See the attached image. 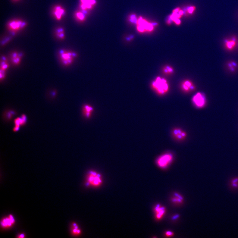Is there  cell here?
Instances as JSON below:
<instances>
[{
	"instance_id": "obj_5",
	"label": "cell",
	"mask_w": 238,
	"mask_h": 238,
	"mask_svg": "<svg viewBox=\"0 0 238 238\" xmlns=\"http://www.w3.org/2000/svg\"><path fill=\"white\" fill-rule=\"evenodd\" d=\"M17 114V112L13 109H6L3 111L2 114V120L6 123H9L14 120Z\"/></svg>"
},
{
	"instance_id": "obj_14",
	"label": "cell",
	"mask_w": 238,
	"mask_h": 238,
	"mask_svg": "<svg viewBox=\"0 0 238 238\" xmlns=\"http://www.w3.org/2000/svg\"><path fill=\"white\" fill-rule=\"evenodd\" d=\"M14 222V220L12 215H10L8 218L3 219L1 222V225L3 227H8L11 226Z\"/></svg>"
},
{
	"instance_id": "obj_28",
	"label": "cell",
	"mask_w": 238,
	"mask_h": 238,
	"mask_svg": "<svg viewBox=\"0 0 238 238\" xmlns=\"http://www.w3.org/2000/svg\"><path fill=\"white\" fill-rule=\"evenodd\" d=\"M166 235L168 236H172L173 235V233L171 232H168L166 233Z\"/></svg>"
},
{
	"instance_id": "obj_7",
	"label": "cell",
	"mask_w": 238,
	"mask_h": 238,
	"mask_svg": "<svg viewBox=\"0 0 238 238\" xmlns=\"http://www.w3.org/2000/svg\"><path fill=\"white\" fill-rule=\"evenodd\" d=\"M23 56L21 52H13L11 53L10 58L11 63L15 66H18L21 63Z\"/></svg>"
},
{
	"instance_id": "obj_23",
	"label": "cell",
	"mask_w": 238,
	"mask_h": 238,
	"mask_svg": "<svg viewBox=\"0 0 238 238\" xmlns=\"http://www.w3.org/2000/svg\"><path fill=\"white\" fill-rule=\"evenodd\" d=\"M6 70L1 69V71H0V74H1V77H0V79H1V81L5 79L6 77Z\"/></svg>"
},
{
	"instance_id": "obj_15",
	"label": "cell",
	"mask_w": 238,
	"mask_h": 238,
	"mask_svg": "<svg viewBox=\"0 0 238 238\" xmlns=\"http://www.w3.org/2000/svg\"><path fill=\"white\" fill-rule=\"evenodd\" d=\"M182 87L183 90L186 91H189L194 89L195 87L193 84L189 80L185 81L183 83Z\"/></svg>"
},
{
	"instance_id": "obj_16",
	"label": "cell",
	"mask_w": 238,
	"mask_h": 238,
	"mask_svg": "<svg viewBox=\"0 0 238 238\" xmlns=\"http://www.w3.org/2000/svg\"><path fill=\"white\" fill-rule=\"evenodd\" d=\"M9 64L7 58L5 56H2L1 60V69L6 70L8 68Z\"/></svg>"
},
{
	"instance_id": "obj_26",
	"label": "cell",
	"mask_w": 238,
	"mask_h": 238,
	"mask_svg": "<svg viewBox=\"0 0 238 238\" xmlns=\"http://www.w3.org/2000/svg\"><path fill=\"white\" fill-rule=\"evenodd\" d=\"M20 127L16 126H14L13 128V131L14 132H17L18 131L20 130Z\"/></svg>"
},
{
	"instance_id": "obj_4",
	"label": "cell",
	"mask_w": 238,
	"mask_h": 238,
	"mask_svg": "<svg viewBox=\"0 0 238 238\" xmlns=\"http://www.w3.org/2000/svg\"><path fill=\"white\" fill-rule=\"evenodd\" d=\"M173 156L172 154H165L160 156L156 161V163L159 167L166 168L172 161Z\"/></svg>"
},
{
	"instance_id": "obj_3",
	"label": "cell",
	"mask_w": 238,
	"mask_h": 238,
	"mask_svg": "<svg viewBox=\"0 0 238 238\" xmlns=\"http://www.w3.org/2000/svg\"><path fill=\"white\" fill-rule=\"evenodd\" d=\"M138 31L143 33L146 31L151 32L154 29L153 26L151 23H149L146 20L140 17L137 21Z\"/></svg>"
},
{
	"instance_id": "obj_1",
	"label": "cell",
	"mask_w": 238,
	"mask_h": 238,
	"mask_svg": "<svg viewBox=\"0 0 238 238\" xmlns=\"http://www.w3.org/2000/svg\"><path fill=\"white\" fill-rule=\"evenodd\" d=\"M76 53L70 50H61L58 52L60 62L63 65L68 66L72 64L77 57Z\"/></svg>"
},
{
	"instance_id": "obj_6",
	"label": "cell",
	"mask_w": 238,
	"mask_h": 238,
	"mask_svg": "<svg viewBox=\"0 0 238 238\" xmlns=\"http://www.w3.org/2000/svg\"><path fill=\"white\" fill-rule=\"evenodd\" d=\"M192 101L194 104L197 108H202L205 106L206 99L204 95L201 93H196L193 98Z\"/></svg>"
},
{
	"instance_id": "obj_2",
	"label": "cell",
	"mask_w": 238,
	"mask_h": 238,
	"mask_svg": "<svg viewBox=\"0 0 238 238\" xmlns=\"http://www.w3.org/2000/svg\"><path fill=\"white\" fill-rule=\"evenodd\" d=\"M152 86L156 92L161 95L166 93L169 89L167 81L164 78L158 77L152 83Z\"/></svg>"
},
{
	"instance_id": "obj_11",
	"label": "cell",
	"mask_w": 238,
	"mask_h": 238,
	"mask_svg": "<svg viewBox=\"0 0 238 238\" xmlns=\"http://www.w3.org/2000/svg\"><path fill=\"white\" fill-rule=\"evenodd\" d=\"M25 24L20 21H13L10 22L9 27L10 30L13 31H17L22 28L24 26Z\"/></svg>"
},
{
	"instance_id": "obj_24",
	"label": "cell",
	"mask_w": 238,
	"mask_h": 238,
	"mask_svg": "<svg viewBox=\"0 0 238 238\" xmlns=\"http://www.w3.org/2000/svg\"><path fill=\"white\" fill-rule=\"evenodd\" d=\"M77 18L81 20H83L84 18V16L82 13L78 12L77 14Z\"/></svg>"
},
{
	"instance_id": "obj_8",
	"label": "cell",
	"mask_w": 238,
	"mask_h": 238,
	"mask_svg": "<svg viewBox=\"0 0 238 238\" xmlns=\"http://www.w3.org/2000/svg\"><path fill=\"white\" fill-rule=\"evenodd\" d=\"M237 40L236 37H233L226 39L224 42L225 49L229 51H233L236 47Z\"/></svg>"
},
{
	"instance_id": "obj_19",
	"label": "cell",
	"mask_w": 238,
	"mask_h": 238,
	"mask_svg": "<svg viewBox=\"0 0 238 238\" xmlns=\"http://www.w3.org/2000/svg\"><path fill=\"white\" fill-rule=\"evenodd\" d=\"M155 210L156 218L158 219H161L165 212L164 208V207H161L158 205L156 207Z\"/></svg>"
},
{
	"instance_id": "obj_30",
	"label": "cell",
	"mask_w": 238,
	"mask_h": 238,
	"mask_svg": "<svg viewBox=\"0 0 238 238\" xmlns=\"http://www.w3.org/2000/svg\"><path fill=\"white\" fill-rule=\"evenodd\" d=\"M20 236H21V237H20L23 238L24 237V235H23V234H21V235H20Z\"/></svg>"
},
{
	"instance_id": "obj_22",
	"label": "cell",
	"mask_w": 238,
	"mask_h": 238,
	"mask_svg": "<svg viewBox=\"0 0 238 238\" xmlns=\"http://www.w3.org/2000/svg\"><path fill=\"white\" fill-rule=\"evenodd\" d=\"M85 113L87 116H89L91 112L93 110V108L88 105H86L84 107Z\"/></svg>"
},
{
	"instance_id": "obj_10",
	"label": "cell",
	"mask_w": 238,
	"mask_h": 238,
	"mask_svg": "<svg viewBox=\"0 0 238 238\" xmlns=\"http://www.w3.org/2000/svg\"><path fill=\"white\" fill-rule=\"evenodd\" d=\"M172 134L173 136L178 140H183L186 136V132L178 128H175L173 130Z\"/></svg>"
},
{
	"instance_id": "obj_12",
	"label": "cell",
	"mask_w": 238,
	"mask_h": 238,
	"mask_svg": "<svg viewBox=\"0 0 238 238\" xmlns=\"http://www.w3.org/2000/svg\"><path fill=\"white\" fill-rule=\"evenodd\" d=\"M81 8L84 10L90 9L96 3L95 0H81Z\"/></svg>"
},
{
	"instance_id": "obj_21",
	"label": "cell",
	"mask_w": 238,
	"mask_h": 238,
	"mask_svg": "<svg viewBox=\"0 0 238 238\" xmlns=\"http://www.w3.org/2000/svg\"><path fill=\"white\" fill-rule=\"evenodd\" d=\"M163 71L165 74H171L173 72V69L172 67H171L166 66L164 67V69H163Z\"/></svg>"
},
{
	"instance_id": "obj_17",
	"label": "cell",
	"mask_w": 238,
	"mask_h": 238,
	"mask_svg": "<svg viewBox=\"0 0 238 238\" xmlns=\"http://www.w3.org/2000/svg\"><path fill=\"white\" fill-rule=\"evenodd\" d=\"M230 189L233 190L238 189V177H234L231 179L229 182Z\"/></svg>"
},
{
	"instance_id": "obj_20",
	"label": "cell",
	"mask_w": 238,
	"mask_h": 238,
	"mask_svg": "<svg viewBox=\"0 0 238 238\" xmlns=\"http://www.w3.org/2000/svg\"><path fill=\"white\" fill-rule=\"evenodd\" d=\"M63 29H60L58 30L56 33V36L59 39H63L64 38V35Z\"/></svg>"
},
{
	"instance_id": "obj_29",
	"label": "cell",
	"mask_w": 238,
	"mask_h": 238,
	"mask_svg": "<svg viewBox=\"0 0 238 238\" xmlns=\"http://www.w3.org/2000/svg\"><path fill=\"white\" fill-rule=\"evenodd\" d=\"M179 14L180 15H182L183 14V12L182 11H179Z\"/></svg>"
},
{
	"instance_id": "obj_9",
	"label": "cell",
	"mask_w": 238,
	"mask_h": 238,
	"mask_svg": "<svg viewBox=\"0 0 238 238\" xmlns=\"http://www.w3.org/2000/svg\"><path fill=\"white\" fill-rule=\"evenodd\" d=\"M15 126L21 127L25 126L27 122V117L25 114H22L20 117H17L13 121Z\"/></svg>"
},
{
	"instance_id": "obj_25",
	"label": "cell",
	"mask_w": 238,
	"mask_h": 238,
	"mask_svg": "<svg viewBox=\"0 0 238 238\" xmlns=\"http://www.w3.org/2000/svg\"><path fill=\"white\" fill-rule=\"evenodd\" d=\"M196 9L195 6H192L188 9V12L190 14H192L195 11Z\"/></svg>"
},
{
	"instance_id": "obj_27",
	"label": "cell",
	"mask_w": 238,
	"mask_h": 238,
	"mask_svg": "<svg viewBox=\"0 0 238 238\" xmlns=\"http://www.w3.org/2000/svg\"><path fill=\"white\" fill-rule=\"evenodd\" d=\"M180 10V8H177L174 10H173V13H177Z\"/></svg>"
},
{
	"instance_id": "obj_13",
	"label": "cell",
	"mask_w": 238,
	"mask_h": 238,
	"mask_svg": "<svg viewBox=\"0 0 238 238\" xmlns=\"http://www.w3.org/2000/svg\"><path fill=\"white\" fill-rule=\"evenodd\" d=\"M64 10L60 6H57L54 9V16L58 20H60L64 14Z\"/></svg>"
},
{
	"instance_id": "obj_18",
	"label": "cell",
	"mask_w": 238,
	"mask_h": 238,
	"mask_svg": "<svg viewBox=\"0 0 238 238\" xmlns=\"http://www.w3.org/2000/svg\"><path fill=\"white\" fill-rule=\"evenodd\" d=\"M227 69L231 72H235L237 69V64L234 61H230L227 64Z\"/></svg>"
}]
</instances>
